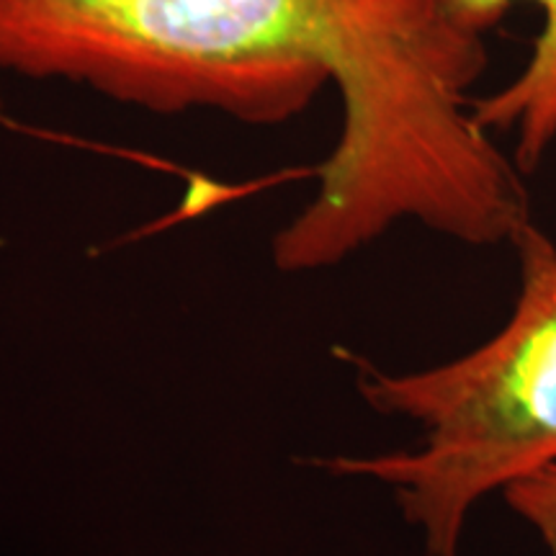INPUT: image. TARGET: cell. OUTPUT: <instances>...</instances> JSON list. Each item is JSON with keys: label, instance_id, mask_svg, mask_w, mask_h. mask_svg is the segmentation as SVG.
<instances>
[{"label": "cell", "instance_id": "1", "mask_svg": "<svg viewBox=\"0 0 556 556\" xmlns=\"http://www.w3.org/2000/svg\"><path fill=\"white\" fill-rule=\"evenodd\" d=\"M486 62L454 0H0V73L155 114L281 124L336 83L343 127L319 191L274 238L287 274L336 266L402 219L467 245L531 222L523 173L471 114Z\"/></svg>", "mask_w": 556, "mask_h": 556}, {"label": "cell", "instance_id": "2", "mask_svg": "<svg viewBox=\"0 0 556 556\" xmlns=\"http://www.w3.org/2000/svg\"><path fill=\"white\" fill-rule=\"evenodd\" d=\"M510 245L520 266L516 307L475 351L426 371L389 374L336 348L366 405L417 422L420 446L304 462L392 486L428 556H458L479 500L556 462V245L533 219Z\"/></svg>", "mask_w": 556, "mask_h": 556}, {"label": "cell", "instance_id": "3", "mask_svg": "<svg viewBox=\"0 0 556 556\" xmlns=\"http://www.w3.org/2000/svg\"><path fill=\"white\" fill-rule=\"evenodd\" d=\"M516 3L541 9L544 24L531 58L503 88L475 99L471 114L486 135L516 131L513 160L520 173H533L556 142V0H454V9L471 29L486 34Z\"/></svg>", "mask_w": 556, "mask_h": 556}, {"label": "cell", "instance_id": "4", "mask_svg": "<svg viewBox=\"0 0 556 556\" xmlns=\"http://www.w3.org/2000/svg\"><path fill=\"white\" fill-rule=\"evenodd\" d=\"M503 500L539 533L548 556H556V462L507 484Z\"/></svg>", "mask_w": 556, "mask_h": 556}]
</instances>
